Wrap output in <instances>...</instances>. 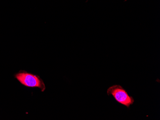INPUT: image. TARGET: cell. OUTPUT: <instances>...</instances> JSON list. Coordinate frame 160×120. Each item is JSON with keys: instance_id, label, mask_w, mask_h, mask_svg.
I'll return each instance as SVG.
<instances>
[{"instance_id": "cell-1", "label": "cell", "mask_w": 160, "mask_h": 120, "mask_svg": "<svg viewBox=\"0 0 160 120\" xmlns=\"http://www.w3.org/2000/svg\"><path fill=\"white\" fill-rule=\"evenodd\" d=\"M107 94L112 96L116 102L124 106L127 108H130L133 104L134 99L129 95L125 89L119 85H114L108 88Z\"/></svg>"}, {"instance_id": "cell-2", "label": "cell", "mask_w": 160, "mask_h": 120, "mask_svg": "<svg viewBox=\"0 0 160 120\" xmlns=\"http://www.w3.org/2000/svg\"><path fill=\"white\" fill-rule=\"evenodd\" d=\"M17 79L25 86L29 87H38L42 91L45 89V86L43 81L38 77L32 74L27 73H19L16 75Z\"/></svg>"}]
</instances>
